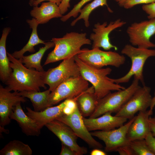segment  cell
Returning a JSON list of instances; mask_svg holds the SVG:
<instances>
[{"label": "cell", "instance_id": "1", "mask_svg": "<svg viewBox=\"0 0 155 155\" xmlns=\"http://www.w3.org/2000/svg\"><path fill=\"white\" fill-rule=\"evenodd\" d=\"M7 53L12 71L5 83L10 91L39 92L40 88H46L43 80L45 71L40 72L27 68L19 59L14 58L8 52Z\"/></svg>", "mask_w": 155, "mask_h": 155}, {"label": "cell", "instance_id": "2", "mask_svg": "<svg viewBox=\"0 0 155 155\" xmlns=\"http://www.w3.org/2000/svg\"><path fill=\"white\" fill-rule=\"evenodd\" d=\"M74 58L81 75L92 84L94 94L98 100L111 93V91H119L125 88L119 84L113 82L107 76L112 71L110 68H96L83 61L77 55L75 56Z\"/></svg>", "mask_w": 155, "mask_h": 155}, {"label": "cell", "instance_id": "3", "mask_svg": "<svg viewBox=\"0 0 155 155\" xmlns=\"http://www.w3.org/2000/svg\"><path fill=\"white\" fill-rule=\"evenodd\" d=\"M86 33L71 32L62 37L53 38L51 41L55 44L54 49L47 57L44 65L71 58L81 51L84 45L91 44V40L86 37Z\"/></svg>", "mask_w": 155, "mask_h": 155}, {"label": "cell", "instance_id": "4", "mask_svg": "<svg viewBox=\"0 0 155 155\" xmlns=\"http://www.w3.org/2000/svg\"><path fill=\"white\" fill-rule=\"evenodd\" d=\"M121 53L129 57L131 60V65L129 71L124 76L117 79L110 78L113 82L118 84L128 82L131 77L137 79L144 85L143 75V67L146 60L149 57H155V50L135 47L127 44L122 49Z\"/></svg>", "mask_w": 155, "mask_h": 155}, {"label": "cell", "instance_id": "5", "mask_svg": "<svg viewBox=\"0 0 155 155\" xmlns=\"http://www.w3.org/2000/svg\"><path fill=\"white\" fill-rule=\"evenodd\" d=\"M139 81L134 79L127 88L111 92L98 100L96 108L89 118L97 117L107 113H117L140 86Z\"/></svg>", "mask_w": 155, "mask_h": 155}, {"label": "cell", "instance_id": "6", "mask_svg": "<svg viewBox=\"0 0 155 155\" xmlns=\"http://www.w3.org/2000/svg\"><path fill=\"white\" fill-rule=\"evenodd\" d=\"M77 55L86 64L98 69L107 65L119 67L125 61V58L123 55L116 52L102 51L98 48L91 50L83 49Z\"/></svg>", "mask_w": 155, "mask_h": 155}, {"label": "cell", "instance_id": "7", "mask_svg": "<svg viewBox=\"0 0 155 155\" xmlns=\"http://www.w3.org/2000/svg\"><path fill=\"white\" fill-rule=\"evenodd\" d=\"M74 56L64 59L56 67L45 71L44 82L45 84L48 85L49 90L51 92L67 80L81 75Z\"/></svg>", "mask_w": 155, "mask_h": 155}, {"label": "cell", "instance_id": "8", "mask_svg": "<svg viewBox=\"0 0 155 155\" xmlns=\"http://www.w3.org/2000/svg\"><path fill=\"white\" fill-rule=\"evenodd\" d=\"M88 81L81 75L70 78L59 85L50 94L48 107L61 101L73 98L86 90L89 88Z\"/></svg>", "mask_w": 155, "mask_h": 155}, {"label": "cell", "instance_id": "9", "mask_svg": "<svg viewBox=\"0 0 155 155\" xmlns=\"http://www.w3.org/2000/svg\"><path fill=\"white\" fill-rule=\"evenodd\" d=\"M134 117L126 123L118 128L108 131H96L91 133L93 136L103 141L106 152H117L121 148L129 144L127 135L129 127L134 120Z\"/></svg>", "mask_w": 155, "mask_h": 155}, {"label": "cell", "instance_id": "10", "mask_svg": "<svg viewBox=\"0 0 155 155\" xmlns=\"http://www.w3.org/2000/svg\"><path fill=\"white\" fill-rule=\"evenodd\" d=\"M126 32L132 45L141 48H155V44L150 40L155 34V18L134 22L128 27Z\"/></svg>", "mask_w": 155, "mask_h": 155}, {"label": "cell", "instance_id": "11", "mask_svg": "<svg viewBox=\"0 0 155 155\" xmlns=\"http://www.w3.org/2000/svg\"><path fill=\"white\" fill-rule=\"evenodd\" d=\"M150 91L149 87L140 86L115 115L130 120L138 112L147 110L152 98Z\"/></svg>", "mask_w": 155, "mask_h": 155}, {"label": "cell", "instance_id": "12", "mask_svg": "<svg viewBox=\"0 0 155 155\" xmlns=\"http://www.w3.org/2000/svg\"><path fill=\"white\" fill-rule=\"evenodd\" d=\"M78 106L74 111L69 115L63 114L56 119L60 121L68 126L78 137H79L91 147L101 148L103 146L95 140L86 127Z\"/></svg>", "mask_w": 155, "mask_h": 155}, {"label": "cell", "instance_id": "13", "mask_svg": "<svg viewBox=\"0 0 155 155\" xmlns=\"http://www.w3.org/2000/svg\"><path fill=\"white\" fill-rule=\"evenodd\" d=\"M126 23L125 22L119 19L111 22L108 24L106 22L102 24L99 22L95 24L93 29L94 33L90 34V39L92 41V49L102 48L106 50L111 49L117 50V47L111 43L109 35L113 30Z\"/></svg>", "mask_w": 155, "mask_h": 155}, {"label": "cell", "instance_id": "14", "mask_svg": "<svg viewBox=\"0 0 155 155\" xmlns=\"http://www.w3.org/2000/svg\"><path fill=\"white\" fill-rule=\"evenodd\" d=\"M45 126L58 137L61 143L70 148L76 155H82L87 153V148L78 145L77 142L78 137L66 124L55 119L46 124Z\"/></svg>", "mask_w": 155, "mask_h": 155}, {"label": "cell", "instance_id": "15", "mask_svg": "<svg viewBox=\"0 0 155 155\" xmlns=\"http://www.w3.org/2000/svg\"><path fill=\"white\" fill-rule=\"evenodd\" d=\"M18 92H11L7 88L0 85V126L4 127L10 123V115L16 104L26 101L25 98L19 95Z\"/></svg>", "mask_w": 155, "mask_h": 155}, {"label": "cell", "instance_id": "16", "mask_svg": "<svg viewBox=\"0 0 155 155\" xmlns=\"http://www.w3.org/2000/svg\"><path fill=\"white\" fill-rule=\"evenodd\" d=\"M107 113L94 118H86L83 117L84 123L88 130L108 131L116 129L124 125L127 119L122 117L113 116Z\"/></svg>", "mask_w": 155, "mask_h": 155}, {"label": "cell", "instance_id": "17", "mask_svg": "<svg viewBox=\"0 0 155 155\" xmlns=\"http://www.w3.org/2000/svg\"><path fill=\"white\" fill-rule=\"evenodd\" d=\"M139 112L128 130L127 137L129 142L136 140L145 139L150 132L149 119L153 114V110L150 109Z\"/></svg>", "mask_w": 155, "mask_h": 155}, {"label": "cell", "instance_id": "18", "mask_svg": "<svg viewBox=\"0 0 155 155\" xmlns=\"http://www.w3.org/2000/svg\"><path fill=\"white\" fill-rule=\"evenodd\" d=\"M21 102H18L13 107L10 119L17 122L22 132L27 136H38L41 133V129L35 121L24 112Z\"/></svg>", "mask_w": 155, "mask_h": 155}, {"label": "cell", "instance_id": "19", "mask_svg": "<svg viewBox=\"0 0 155 155\" xmlns=\"http://www.w3.org/2000/svg\"><path fill=\"white\" fill-rule=\"evenodd\" d=\"M66 102L67 99L57 106L49 107L40 111L33 110L27 107L26 113L35 121L41 129L46 124L63 114V110Z\"/></svg>", "mask_w": 155, "mask_h": 155}, {"label": "cell", "instance_id": "20", "mask_svg": "<svg viewBox=\"0 0 155 155\" xmlns=\"http://www.w3.org/2000/svg\"><path fill=\"white\" fill-rule=\"evenodd\" d=\"M31 16L35 18L39 24H43L55 18H61L59 6L56 3L48 2H43L39 7L34 6L30 12Z\"/></svg>", "mask_w": 155, "mask_h": 155}, {"label": "cell", "instance_id": "21", "mask_svg": "<svg viewBox=\"0 0 155 155\" xmlns=\"http://www.w3.org/2000/svg\"><path fill=\"white\" fill-rule=\"evenodd\" d=\"M98 100L94 94L92 86L86 90L76 97L79 109L83 117H89L94 111Z\"/></svg>", "mask_w": 155, "mask_h": 155}, {"label": "cell", "instance_id": "22", "mask_svg": "<svg viewBox=\"0 0 155 155\" xmlns=\"http://www.w3.org/2000/svg\"><path fill=\"white\" fill-rule=\"evenodd\" d=\"M11 31L9 27L4 28L0 40V78L3 83L7 81L12 71L6 51V43L7 37Z\"/></svg>", "mask_w": 155, "mask_h": 155}, {"label": "cell", "instance_id": "23", "mask_svg": "<svg viewBox=\"0 0 155 155\" xmlns=\"http://www.w3.org/2000/svg\"><path fill=\"white\" fill-rule=\"evenodd\" d=\"M26 22L30 26L32 30L29 39L26 45L20 50L15 51L12 54L14 58L19 59L23 56L24 53L28 51L34 53L35 51L34 47L39 44H45L46 42L41 39L38 36L37 32V28L39 24L36 19L33 18L31 20L28 19Z\"/></svg>", "mask_w": 155, "mask_h": 155}, {"label": "cell", "instance_id": "24", "mask_svg": "<svg viewBox=\"0 0 155 155\" xmlns=\"http://www.w3.org/2000/svg\"><path fill=\"white\" fill-rule=\"evenodd\" d=\"M44 45V46L40 48L36 53L27 56L23 55L19 59L27 68L35 69L39 71H44L41 64V59L47 50L55 46L54 43L51 41L46 42Z\"/></svg>", "mask_w": 155, "mask_h": 155}, {"label": "cell", "instance_id": "25", "mask_svg": "<svg viewBox=\"0 0 155 155\" xmlns=\"http://www.w3.org/2000/svg\"><path fill=\"white\" fill-rule=\"evenodd\" d=\"M51 91L48 89L43 92L24 91L18 92V94L27 98L31 102L34 111H42L48 107L49 97Z\"/></svg>", "mask_w": 155, "mask_h": 155}, {"label": "cell", "instance_id": "26", "mask_svg": "<svg viewBox=\"0 0 155 155\" xmlns=\"http://www.w3.org/2000/svg\"><path fill=\"white\" fill-rule=\"evenodd\" d=\"M32 150L27 144L17 140H11L0 151V155H31Z\"/></svg>", "mask_w": 155, "mask_h": 155}, {"label": "cell", "instance_id": "27", "mask_svg": "<svg viewBox=\"0 0 155 155\" xmlns=\"http://www.w3.org/2000/svg\"><path fill=\"white\" fill-rule=\"evenodd\" d=\"M105 5L107 7L108 11L113 13V11L108 7L107 3V0H94L91 3L87 4L83 8H81L79 11L80 14L75 20L72 22L71 24V26H74L77 22L82 19L84 21V24L86 27L89 26V17L92 11L96 8L100 6Z\"/></svg>", "mask_w": 155, "mask_h": 155}, {"label": "cell", "instance_id": "28", "mask_svg": "<svg viewBox=\"0 0 155 155\" xmlns=\"http://www.w3.org/2000/svg\"><path fill=\"white\" fill-rule=\"evenodd\" d=\"M129 145L135 155H154L145 139L130 141Z\"/></svg>", "mask_w": 155, "mask_h": 155}, {"label": "cell", "instance_id": "29", "mask_svg": "<svg viewBox=\"0 0 155 155\" xmlns=\"http://www.w3.org/2000/svg\"><path fill=\"white\" fill-rule=\"evenodd\" d=\"M92 0H81L75 5L73 8L66 15L63 16L61 18V20L65 22L72 17L76 18L79 13V11L82 7L86 3Z\"/></svg>", "mask_w": 155, "mask_h": 155}, {"label": "cell", "instance_id": "30", "mask_svg": "<svg viewBox=\"0 0 155 155\" xmlns=\"http://www.w3.org/2000/svg\"><path fill=\"white\" fill-rule=\"evenodd\" d=\"M155 2V0H126L123 7L126 9L131 8L134 6L139 4H149Z\"/></svg>", "mask_w": 155, "mask_h": 155}, {"label": "cell", "instance_id": "31", "mask_svg": "<svg viewBox=\"0 0 155 155\" xmlns=\"http://www.w3.org/2000/svg\"><path fill=\"white\" fill-rule=\"evenodd\" d=\"M142 8L148 15V18L149 19L155 18V2L143 5Z\"/></svg>", "mask_w": 155, "mask_h": 155}, {"label": "cell", "instance_id": "32", "mask_svg": "<svg viewBox=\"0 0 155 155\" xmlns=\"http://www.w3.org/2000/svg\"><path fill=\"white\" fill-rule=\"evenodd\" d=\"M145 139L150 150L155 155V137L150 132Z\"/></svg>", "mask_w": 155, "mask_h": 155}, {"label": "cell", "instance_id": "33", "mask_svg": "<svg viewBox=\"0 0 155 155\" xmlns=\"http://www.w3.org/2000/svg\"><path fill=\"white\" fill-rule=\"evenodd\" d=\"M70 0H63L59 6L60 12L62 15L65 13L70 7L69 2Z\"/></svg>", "mask_w": 155, "mask_h": 155}, {"label": "cell", "instance_id": "34", "mask_svg": "<svg viewBox=\"0 0 155 155\" xmlns=\"http://www.w3.org/2000/svg\"><path fill=\"white\" fill-rule=\"evenodd\" d=\"M117 152L121 155H135L129 144L120 148Z\"/></svg>", "mask_w": 155, "mask_h": 155}, {"label": "cell", "instance_id": "35", "mask_svg": "<svg viewBox=\"0 0 155 155\" xmlns=\"http://www.w3.org/2000/svg\"><path fill=\"white\" fill-rule=\"evenodd\" d=\"M60 155H76L74 152L67 146L61 143V149Z\"/></svg>", "mask_w": 155, "mask_h": 155}, {"label": "cell", "instance_id": "36", "mask_svg": "<svg viewBox=\"0 0 155 155\" xmlns=\"http://www.w3.org/2000/svg\"><path fill=\"white\" fill-rule=\"evenodd\" d=\"M149 123L150 132L155 137V116L153 117H150Z\"/></svg>", "mask_w": 155, "mask_h": 155}, {"label": "cell", "instance_id": "37", "mask_svg": "<svg viewBox=\"0 0 155 155\" xmlns=\"http://www.w3.org/2000/svg\"><path fill=\"white\" fill-rule=\"evenodd\" d=\"M46 1L55 3L58 6H59L63 0H35L33 3V6H38V4L41 2Z\"/></svg>", "mask_w": 155, "mask_h": 155}, {"label": "cell", "instance_id": "38", "mask_svg": "<svg viewBox=\"0 0 155 155\" xmlns=\"http://www.w3.org/2000/svg\"><path fill=\"white\" fill-rule=\"evenodd\" d=\"M91 155H106V152L100 150L99 148H94L90 152Z\"/></svg>", "mask_w": 155, "mask_h": 155}, {"label": "cell", "instance_id": "39", "mask_svg": "<svg viewBox=\"0 0 155 155\" xmlns=\"http://www.w3.org/2000/svg\"><path fill=\"white\" fill-rule=\"evenodd\" d=\"M155 106V88L154 92V95L153 97H152L150 106V109L153 110Z\"/></svg>", "mask_w": 155, "mask_h": 155}, {"label": "cell", "instance_id": "40", "mask_svg": "<svg viewBox=\"0 0 155 155\" xmlns=\"http://www.w3.org/2000/svg\"><path fill=\"white\" fill-rule=\"evenodd\" d=\"M121 7H123L124 3L126 0H114Z\"/></svg>", "mask_w": 155, "mask_h": 155}, {"label": "cell", "instance_id": "41", "mask_svg": "<svg viewBox=\"0 0 155 155\" xmlns=\"http://www.w3.org/2000/svg\"><path fill=\"white\" fill-rule=\"evenodd\" d=\"M35 0H29V4L30 6H33V3Z\"/></svg>", "mask_w": 155, "mask_h": 155}]
</instances>
